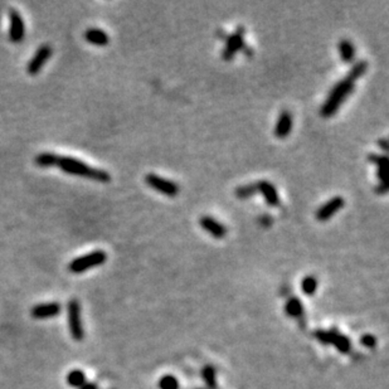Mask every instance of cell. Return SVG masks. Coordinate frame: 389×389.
<instances>
[{
  "label": "cell",
  "mask_w": 389,
  "mask_h": 389,
  "mask_svg": "<svg viewBox=\"0 0 389 389\" xmlns=\"http://www.w3.org/2000/svg\"><path fill=\"white\" fill-rule=\"evenodd\" d=\"M106 261H107V255H106L105 251H92V252L87 253V255L72 259L70 264H68V270L76 275L83 274V272L95 268V267L102 266Z\"/></svg>",
  "instance_id": "3"
},
{
  "label": "cell",
  "mask_w": 389,
  "mask_h": 389,
  "mask_svg": "<svg viewBox=\"0 0 389 389\" xmlns=\"http://www.w3.org/2000/svg\"><path fill=\"white\" fill-rule=\"evenodd\" d=\"M84 39L96 47H105L110 43V37L100 28H88L84 32Z\"/></svg>",
  "instance_id": "16"
},
{
  "label": "cell",
  "mask_w": 389,
  "mask_h": 389,
  "mask_svg": "<svg viewBox=\"0 0 389 389\" xmlns=\"http://www.w3.org/2000/svg\"><path fill=\"white\" fill-rule=\"evenodd\" d=\"M344 204H345V200L340 195L332 198L330 200H327L326 203L321 205L316 211V219L319 222H326L329 221L332 217H334L340 209H343Z\"/></svg>",
  "instance_id": "10"
},
{
  "label": "cell",
  "mask_w": 389,
  "mask_h": 389,
  "mask_svg": "<svg viewBox=\"0 0 389 389\" xmlns=\"http://www.w3.org/2000/svg\"><path fill=\"white\" fill-rule=\"evenodd\" d=\"M368 160H369L370 163H373L375 166H377L378 185H379V187L385 188V189H388L387 175H385V173H387V169H388V158H387V155H385V154H383V155H380V154H369V155H368Z\"/></svg>",
  "instance_id": "14"
},
{
  "label": "cell",
  "mask_w": 389,
  "mask_h": 389,
  "mask_svg": "<svg viewBox=\"0 0 389 389\" xmlns=\"http://www.w3.org/2000/svg\"><path fill=\"white\" fill-rule=\"evenodd\" d=\"M159 388L160 389H179V380L174 375H164L159 380Z\"/></svg>",
  "instance_id": "25"
},
{
  "label": "cell",
  "mask_w": 389,
  "mask_h": 389,
  "mask_svg": "<svg viewBox=\"0 0 389 389\" xmlns=\"http://www.w3.org/2000/svg\"><path fill=\"white\" fill-rule=\"evenodd\" d=\"M57 166L66 174H70V175L81 176V178L91 179V181L99 183L111 182V175L104 169L89 166L88 164L83 163L79 159L71 158V156H59Z\"/></svg>",
  "instance_id": "1"
},
{
  "label": "cell",
  "mask_w": 389,
  "mask_h": 389,
  "mask_svg": "<svg viewBox=\"0 0 389 389\" xmlns=\"http://www.w3.org/2000/svg\"><path fill=\"white\" fill-rule=\"evenodd\" d=\"M245 28L238 26L232 34L227 36L226 46H224L223 52H222V58L227 62L233 59V57L238 52L242 51L245 47Z\"/></svg>",
  "instance_id": "7"
},
{
  "label": "cell",
  "mask_w": 389,
  "mask_h": 389,
  "mask_svg": "<svg viewBox=\"0 0 389 389\" xmlns=\"http://www.w3.org/2000/svg\"><path fill=\"white\" fill-rule=\"evenodd\" d=\"M378 146L383 150V152H387L388 150V141L387 139H380L378 140Z\"/></svg>",
  "instance_id": "27"
},
{
  "label": "cell",
  "mask_w": 389,
  "mask_h": 389,
  "mask_svg": "<svg viewBox=\"0 0 389 389\" xmlns=\"http://www.w3.org/2000/svg\"><path fill=\"white\" fill-rule=\"evenodd\" d=\"M66 382H67V384L70 385V387L79 388L87 382V379L83 370L73 369L67 374V377H66Z\"/></svg>",
  "instance_id": "20"
},
{
  "label": "cell",
  "mask_w": 389,
  "mask_h": 389,
  "mask_svg": "<svg viewBox=\"0 0 389 389\" xmlns=\"http://www.w3.org/2000/svg\"><path fill=\"white\" fill-rule=\"evenodd\" d=\"M285 311L288 316L293 317V319L303 320L304 319V306L301 304L300 298L297 297H290L286 301Z\"/></svg>",
  "instance_id": "18"
},
{
  "label": "cell",
  "mask_w": 389,
  "mask_h": 389,
  "mask_svg": "<svg viewBox=\"0 0 389 389\" xmlns=\"http://www.w3.org/2000/svg\"><path fill=\"white\" fill-rule=\"evenodd\" d=\"M52 47L48 46V44H44V46L39 47V48L37 49L36 54L33 55V58L29 61L28 66H26V72L31 76L38 75L42 68H43V66L47 63V61H49V58L52 57Z\"/></svg>",
  "instance_id": "8"
},
{
  "label": "cell",
  "mask_w": 389,
  "mask_h": 389,
  "mask_svg": "<svg viewBox=\"0 0 389 389\" xmlns=\"http://www.w3.org/2000/svg\"><path fill=\"white\" fill-rule=\"evenodd\" d=\"M68 315V327L72 338L76 341H81L84 337L83 325H82V315H81V304L77 298H72L68 303L67 306Z\"/></svg>",
  "instance_id": "5"
},
{
  "label": "cell",
  "mask_w": 389,
  "mask_h": 389,
  "mask_svg": "<svg viewBox=\"0 0 389 389\" xmlns=\"http://www.w3.org/2000/svg\"><path fill=\"white\" fill-rule=\"evenodd\" d=\"M368 67H369V65H368V62L365 59L356 61V62L354 63L353 66H351L350 71H349V73H348V76H346V77H348L349 79H351V81L355 82L356 79L363 77V76L365 75V72L368 71Z\"/></svg>",
  "instance_id": "21"
},
{
  "label": "cell",
  "mask_w": 389,
  "mask_h": 389,
  "mask_svg": "<svg viewBox=\"0 0 389 389\" xmlns=\"http://www.w3.org/2000/svg\"><path fill=\"white\" fill-rule=\"evenodd\" d=\"M9 39L13 43H22L25 37V25L22 15L18 10L12 9L9 12Z\"/></svg>",
  "instance_id": "9"
},
{
  "label": "cell",
  "mask_w": 389,
  "mask_h": 389,
  "mask_svg": "<svg viewBox=\"0 0 389 389\" xmlns=\"http://www.w3.org/2000/svg\"><path fill=\"white\" fill-rule=\"evenodd\" d=\"M339 53H340L341 61L346 65H350L355 59V47H354L353 42L349 39H341L338 44Z\"/></svg>",
  "instance_id": "17"
},
{
  "label": "cell",
  "mask_w": 389,
  "mask_h": 389,
  "mask_svg": "<svg viewBox=\"0 0 389 389\" xmlns=\"http://www.w3.org/2000/svg\"><path fill=\"white\" fill-rule=\"evenodd\" d=\"M203 379H204L205 384L209 389H217V378H216V370H214L213 367L211 365H207V367L203 369Z\"/></svg>",
  "instance_id": "23"
},
{
  "label": "cell",
  "mask_w": 389,
  "mask_h": 389,
  "mask_svg": "<svg viewBox=\"0 0 389 389\" xmlns=\"http://www.w3.org/2000/svg\"><path fill=\"white\" fill-rule=\"evenodd\" d=\"M199 224L205 232H208L212 237L217 238V240L224 238L227 235V232H228L224 224H222L221 222L211 216H203L199 219Z\"/></svg>",
  "instance_id": "12"
},
{
  "label": "cell",
  "mask_w": 389,
  "mask_h": 389,
  "mask_svg": "<svg viewBox=\"0 0 389 389\" xmlns=\"http://www.w3.org/2000/svg\"><path fill=\"white\" fill-rule=\"evenodd\" d=\"M78 389H99V387H97V384H95V383L86 382L83 385H82V387H79Z\"/></svg>",
  "instance_id": "28"
},
{
  "label": "cell",
  "mask_w": 389,
  "mask_h": 389,
  "mask_svg": "<svg viewBox=\"0 0 389 389\" xmlns=\"http://www.w3.org/2000/svg\"><path fill=\"white\" fill-rule=\"evenodd\" d=\"M145 183L149 185L152 189L156 190L160 194L166 195L169 198H174L179 194V185L174 183L170 179L163 178L158 174L150 173L145 176Z\"/></svg>",
  "instance_id": "6"
},
{
  "label": "cell",
  "mask_w": 389,
  "mask_h": 389,
  "mask_svg": "<svg viewBox=\"0 0 389 389\" xmlns=\"http://www.w3.org/2000/svg\"><path fill=\"white\" fill-rule=\"evenodd\" d=\"M257 183H250V184L241 185L235 189V197L240 198V199H248V198L253 197L255 194H257Z\"/></svg>",
  "instance_id": "22"
},
{
  "label": "cell",
  "mask_w": 389,
  "mask_h": 389,
  "mask_svg": "<svg viewBox=\"0 0 389 389\" xmlns=\"http://www.w3.org/2000/svg\"><path fill=\"white\" fill-rule=\"evenodd\" d=\"M258 193H261L264 202L270 207H279L280 205V195L277 192L276 187L268 181L257 182Z\"/></svg>",
  "instance_id": "13"
},
{
  "label": "cell",
  "mask_w": 389,
  "mask_h": 389,
  "mask_svg": "<svg viewBox=\"0 0 389 389\" xmlns=\"http://www.w3.org/2000/svg\"><path fill=\"white\" fill-rule=\"evenodd\" d=\"M362 344H363L364 346H367V348H374L375 344H377V339H375V337H373V335L367 334L364 335V337H362Z\"/></svg>",
  "instance_id": "26"
},
{
  "label": "cell",
  "mask_w": 389,
  "mask_h": 389,
  "mask_svg": "<svg viewBox=\"0 0 389 389\" xmlns=\"http://www.w3.org/2000/svg\"><path fill=\"white\" fill-rule=\"evenodd\" d=\"M317 288V280L314 276H306L304 277L303 282H301V290L305 295L312 296Z\"/></svg>",
  "instance_id": "24"
},
{
  "label": "cell",
  "mask_w": 389,
  "mask_h": 389,
  "mask_svg": "<svg viewBox=\"0 0 389 389\" xmlns=\"http://www.w3.org/2000/svg\"><path fill=\"white\" fill-rule=\"evenodd\" d=\"M354 88H355V82L349 79L348 77L343 78L339 81L333 89L330 91L329 96H327L326 101L321 106V113L322 117H332L338 112L339 108L344 104L346 99L353 94Z\"/></svg>",
  "instance_id": "2"
},
{
  "label": "cell",
  "mask_w": 389,
  "mask_h": 389,
  "mask_svg": "<svg viewBox=\"0 0 389 389\" xmlns=\"http://www.w3.org/2000/svg\"><path fill=\"white\" fill-rule=\"evenodd\" d=\"M315 338L325 345H333L337 350L343 354L350 353L351 343L345 335L340 334L337 330H317L314 333Z\"/></svg>",
  "instance_id": "4"
},
{
  "label": "cell",
  "mask_w": 389,
  "mask_h": 389,
  "mask_svg": "<svg viewBox=\"0 0 389 389\" xmlns=\"http://www.w3.org/2000/svg\"><path fill=\"white\" fill-rule=\"evenodd\" d=\"M292 115H291L290 111L284 110L280 113L279 118L276 121V125H275V136L277 139H286L291 134V131H292Z\"/></svg>",
  "instance_id": "15"
},
{
  "label": "cell",
  "mask_w": 389,
  "mask_h": 389,
  "mask_svg": "<svg viewBox=\"0 0 389 389\" xmlns=\"http://www.w3.org/2000/svg\"><path fill=\"white\" fill-rule=\"evenodd\" d=\"M58 159L59 155L53 154V153H42V154L37 155L34 159V163L39 168H53V166H57Z\"/></svg>",
  "instance_id": "19"
},
{
  "label": "cell",
  "mask_w": 389,
  "mask_h": 389,
  "mask_svg": "<svg viewBox=\"0 0 389 389\" xmlns=\"http://www.w3.org/2000/svg\"><path fill=\"white\" fill-rule=\"evenodd\" d=\"M62 311V306L59 303H48V304H39L32 308L31 315L33 319L37 320H46L52 319V317L58 316Z\"/></svg>",
  "instance_id": "11"
}]
</instances>
